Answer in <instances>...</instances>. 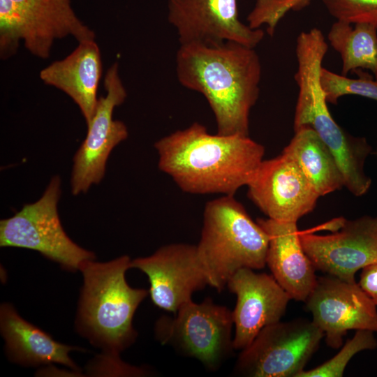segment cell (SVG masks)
<instances>
[{"label": "cell", "mask_w": 377, "mask_h": 377, "mask_svg": "<svg viewBox=\"0 0 377 377\" xmlns=\"http://www.w3.org/2000/svg\"><path fill=\"white\" fill-rule=\"evenodd\" d=\"M158 167L191 194L234 195L250 182L264 147L249 135L211 134L194 122L156 141Z\"/></svg>", "instance_id": "cell-1"}, {"label": "cell", "mask_w": 377, "mask_h": 377, "mask_svg": "<svg viewBox=\"0 0 377 377\" xmlns=\"http://www.w3.org/2000/svg\"><path fill=\"white\" fill-rule=\"evenodd\" d=\"M176 73L184 87L203 95L220 135L249 134V116L260 93L262 67L254 48L226 41L180 45Z\"/></svg>", "instance_id": "cell-2"}, {"label": "cell", "mask_w": 377, "mask_h": 377, "mask_svg": "<svg viewBox=\"0 0 377 377\" xmlns=\"http://www.w3.org/2000/svg\"><path fill=\"white\" fill-rule=\"evenodd\" d=\"M94 260H86L79 267L83 286L75 327L108 357L119 358L138 337L133 319L149 291L127 283L125 274L131 261L128 256L104 263Z\"/></svg>", "instance_id": "cell-3"}, {"label": "cell", "mask_w": 377, "mask_h": 377, "mask_svg": "<svg viewBox=\"0 0 377 377\" xmlns=\"http://www.w3.org/2000/svg\"><path fill=\"white\" fill-rule=\"evenodd\" d=\"M268 235L234 195L207 202L201 236L196 245L209 286L222 291L239 269L266 265Z\"/></svg>", "instance_id": "cell-4"}, {"label": "cell", "mask_w": 377, "mask_h": 377, "mask_svg": "<svg viewBox=\"0 0 377 377\" xmlns=\"http://www.w3.org/2000/svg\"><path fill=\"white\" fill-rule=\"evenodd\" d=\"M174 317L161 316L155 324L156 338L183 355L217 370L235 350L232 312L209 297L200 303L191 300Z\"/></svg>", "instance_id": "cell-5"}, {"label": "cell", "mask_w": 377, "mask_h": 377, "mask_svg": "<svg viewBox=\"0 0 377 377\" xmlns=\"http://www.w3.org/2000/svg\"><path fill=\"white\" fill-rule=\"evenodd\" d=\"M61 193V178L54 176L37 201L1 220L0 246L38 251L71 271L79 269L86 260L95 259L93 252L75 244L64 231L57 210Z\"/></svg>", "instance_id": "cell-6"}, {"label": "cell", "mask_w": 377, "mask_h": 377, "mask_svg": "<svg viewBox=\"0 0 377 377\" xmlns=\"http://www.w3.org/2000/svg\"><path fill=\"white\" fill-rule=\"evenodd\" d=\"M323 337L312 320H280L262 329L242 350L233 373L249 377H297Z\"/></svg>", "instance_id": "cell-7"}, {"label": "cell", "mask_w": 377, "mask_h": 377, "mask_svg": "<svg viewBox=\"0 0 377 377\" xmlns=\"http://www.w3.org/2000/svg\"><path fill=\"white\" fill-rule=\"evenodd\" d=\"M104 87L106 95L98 98L94 117L87 126V136L73 158L71 188L74 195L84 193L92 185L100 183L111 151L128 135L126 124L112 119L114 108L121 105L127 96L117 63L107 71Z\"/></svg>", "instance_id": "cell-8"}, {"label": "cell", "mask_w": 377, "mask_h": 377, "mask_svg": "<svg viewBox=\"0 0 377 377\" xmlns=\"http://www.w3.org/2000/svg\"><path fill=\"white\" fill-rule=\"evenodd\" d=\"M304 302L313 323L332 348L341 347L349 330L377 332V306L356 281L330 275L318 277Z\"/></svg>", "instance_id": "cell-9"}, {"label": "cell", "mask_w": 377, "mask_h": 377, "mask_svg": "<svg viewBox=\"0 0 377 377\" xmlns=\"http://www.w3.org/2000/svg\"><path fill=\"white\" fill-rule=\"evenodd\" d=\"M130 268L145 273L149 293L158 308L175 313L193 294L209 285L196 245L175 243L163 246L153 254L131 260Z\"/></svg>", "instance_id": "cell-10"}, {"label": "cell", "mask_w": 377, "mask_h": 377, "mask_svg": "<svg viewBox=\"0 0 377 377\" xmlns=\"http://www.w3.org/2000/svg\"><path fill=\"white\" fill-rule=\"evenodd\" d=\"M300 239L316 270L345 281L377 262V216L344 219L334 233L300 232Z\"/></svg>", "instance_id": "cell-11"}, {"label": "cell", "mask_w": 377, "mask_h": 377, "mask_svg": "<svg viewBox=\"0 0 377 377\" xmlns=\"http://www.w3.org/2000/svg\"><path fill=\"white\" fill-rule=\"evenodd\" d=\"M168 20L180 45L232 41L255 49L265 36L240 21L237 0H168Z\"/></svg>", "instance_id": "cell-12"}, {"label": "cell", "mask_w": 377, "mask_h": 377, "mask_svg": "<svg viewBox=\"0 0 377 377\" xmlns=\"http://www.w3.org/2000/svg\"><path fill=\"white\" fill-rule=\"evenodd\" d=\"M248 187V196L268 219L297 222L311 212L320 195L297 165L284 154L263 160Z\"/></svg>", "instance_id": "cell-13"}, {"label": "cell", "mask_w": 377, "mask_h": 377, "mask_svg": "<svg viewBox=\"0 0 377 377\" xmlns=\"http://www.w3.org/2000/svg\"><path fill=\"white\" fill-rule=\"evenodd\" d=\"M322 90L312 91L297 101L294 130L309 127L316 131L335 158L341 171L344 186L354 195L367 193L371 179L364 171V163L371 147L364 138L346 133L332 118Z\"/></svg>", "instance_id": "cell-14"}, {"label": "cell", "mask_w": 377, "mask_h": 377, "mask_svg": "<svg viewBox=\"0 0 377 377\" xmlns=\"http://www.w3.org/2000/svg\"><path fill=\"white\" fill-rule=\"evenodd\" d=\"M226 286L237 297L232 311L235 350L246 348L262 329L280 321L291 300L272 275L250 268L237 270Z\"/></svg>", "instance_id": "cell-15"}, {"label": "cell", "mask_w": 377, "mask_h": 377, "mask_svg": "<svg viewBox=\"0 0 377 377\" xmlns=\"http://www.w3.org/2000/svg\"><path fill=\"white\" fill-rule=\"evenodd\" d=\"M0 14L20 20L25 48L40 59L50 57L56 40L72 36L80 43L95 38L94 31L77 16L71 0H0Z\"/></svg>", "instance_id": "cell-16"}, {"label": "cell", "mask_w": 377, "mask_h": 377, "mask_svg": "<svg viewBox=\"0 0 377 377\" xmlns=\"http://www.w3.org/2000/svg\"><path fill=\"white\" fill-rule=\"evenodd\" d=\"M268 235L266 265L291 300L305 302L318 277L302 246L297 222L258 219Z\"/></svg>", "instance_id": "cell-17"}, {"label": "cell", "mask_w": 377, "mask_h": 377, "mask_svg": "<svg viewBox=\"0 0 377 377\" xmlns=\"http://www.w3.org/2000/svg\"><path fill=\"white\" fill-rule=\"evenodd\" d=\"M101 75V52L94 40L79 43L70 54L51 63L39 73L45 84L60 89L74 101L87 126L96 110Z\"/></svg>", "instance_id": "cell-18"}, {"label": "cell", "mask_w": 377, "mask_h": 377, "mask_svg": "<svg viewBox=\"0 0 377 377\" xmlns=\"http://www.w3.org/2000/svg\"><path fill=\"white\" fill-rule=\"evenodd\" d=\"M0 329L6 342V352L12 362L27 367L56 363L79 370L69 353L84 349L55 341L50 334L23 319L9 303L1 305Z\"/></svg>", "instance_id": "cell-19"}, {"label": "cell", "mask_w": 377, "mask_h": 377, "mask_svg": "<svg viewBox=\"0 0 377 377\" xmlns=\"http://www.w3.org/2000/svg\"><path fill=\"white\" fill-rule=\"evenodd\" d=\"M282 153L295 162L320 197L344 186L335 158L312 128L295 131Z\"/></svg>", "instance_id": "cell-20"}, {"label": "cell", "mask_w": 377, "mask_h": 377, "mask_svg": "<svg viewBox=\"0 0 377 377\" xmlns=\"http://www.w3.org/2000/svg\"><path fill=\"white\" fill-rule=\"evenodd\" d=\"M332 47L342 61V75L356 69L369 70L377 78V29L362 23L336 20L327 34Z\"/></svg>", "instance_id": "cell-21"}, {"label": "cell", "mask_w": 377, "mask_h": 377, "mask_svg": "<svg viewBox=\"0 0 377 377\" xmlns=\"http://www.w3.org/2000/svg\"><path fill=\"white\" fill-rule=\"evenodd\" d=\"M358 78H349L322 67L320 82L327 103L337 104L345 95H357L377 101V78L362 69L353 71Z\"/></svg>", "instance_id": "cell-22"}, {"label": "cell", "mask_w": 377, "mask_h": 377, "mask_svg": "<svg viewBox=\"0 0 377 377\" xmlns=\"http://www.w3.org/2000/svg\"><path fill=\"white\" fill-rule=\"evenodd\" d=\"M377 348L374 332L367 330H356L340 351L333 357L310 370H303L297 377H341L349 361L357 353Z\"/></svg>", "instance_id": "cell-23"}, {"label": "cell", "mask_w": 377, "mask_h": 377, "mask_svg": "<svg viewBox=\"0 0 377 377\" xmlns=\"http://www.w3.org/2000/svg\"><path fill=\"white\" fill-rule=\"evenodd\" d=\"M310 1L256 0L253 8L248 15V25L256 29L265 24L267 33L272 36L278 23L288 11L302 9L310 3Z\"/></svg>", "instance_id": "cell-24"}, {"label": "cell", "mask_w": 377, "mask_h": 377, "mask_svg": "<svg viewBox=\"0 0 377 377\" xmlns=\"http://www.w3.org/2000/svg\"><path fill=\"white\" fill-rule=\"evenodd\" d=\"M330 15L350 24H367L377 29V0H322Z\"/></svg>", "instance_id": "cell-25"}, {"label": "cell", "mask_w": 377, "mask_h": 377, "mask_svg": "<svg viewBox=\"0 0 377 377\" xmlns=\"http://www.w3.org/2000/svg\"><path fill=\"white\" fill-rule=\"evenodd\" d=\"M358 283L377 306V262L361 270Z\"/></svg>", "instance_id": "cell-26"}]
</instances>
